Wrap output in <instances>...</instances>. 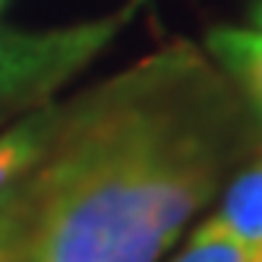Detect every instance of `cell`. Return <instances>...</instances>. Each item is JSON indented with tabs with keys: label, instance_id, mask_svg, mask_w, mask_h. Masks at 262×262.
<instances>
[{
	"label": "cell",
	"instance_id": "cell-5",
	"mask_svg": "<svg viewBox=\"0 0 262 262\" xmlns=\"http://www.w3.org/2000/svg\"><path fill=\"white\" fill-rule=\"evenodd\" d=\"M215 221L253 253L262 250V152L237 174Z\"/></svg>",
	"mask_w": 262,
	"mask_h": 262
},
{
	"label": "cell",
	"instance_id": "cell-3",
	"mask_svg": "<svg viewBox=\"0 0 262 262\" xmlns=\"http://www.w3.org/2000/svg\"><path fill=\"white\" fill-rule=\"evenodd\" d=\"M209 51L234 79L250 111L262 117V32L221 26L209 32Z\"/></svg>",
	"mask_w": 262,
	"mask_h": 262
},
{
	"label": "cell",
	"instance_id": "cell-6",
	"mask_svg": "<svg viewBox=\"0 0 262 262\" xmlns=\"http://www.w3.org/2000/svg\"><path fill=\"white\" fill-rule=\"evenodd\" d=\"M250 259H253V250L243 247L237 237H231L212 218L193 234L186 253L177 256L174 262H250Z\"/></svg>",
	"mask_w": 262,
	"mask_h": 262
},
{
	"label": "cell",
	"instance_id": "cell-1",
	"mask_svg": "<svg viewBox=\"0 0 262 262\" xmlns=\"http://www.w3.org/2000/svg\"><path fill=\"white\" fill-rule=\"evenodd\" d=\"M253 142L250 107L190 45L57 107L0 199V262H158Z\"/></svg>",
	"mask_w": 262,
	"mask_h": 262
},
{
	"label": "cell",
	"instance_id": "cell-8",
	"mask_svg": "<svg viewBox=\"0 0 262 262\" xmlns=\"http://www.w3.org/2000/svg\"><path fill=\"white\" fill-rule=\"evenodd\" d=\"M0 7H4V0H0Z\"/></svg>",
	"mask_w": 262,
	"mask_h": 262
},
{
	"label": "cell",
	"instance_id": "cell-2",
	"mask_svg": "<svg viewBox=\"0 0 262 262\" xmlns=\"http://www.w3.org/2000/svg\"><path fill=\"white\" fill-rule=\"evenodd\" d=\"M136 7L139 0L98 23H82L38 35L0 32V120L19 114V111L41 107L54 89H60V82L82 70L114 38Z\"/></svg>",
	"mask_w": 262,
	"mask_h": 262
},
{
	"label": "cell",
	"instance_id": "cell-4",
	"mask_svg": "<svg viewBox=\"0 0 262 262\" xmlns=\"http://www.w3.org/2000/svg\"><path fill=\"white\" fill-rule=\"evenodd\" d=\"M54 117H57V107L41 104L29 111L16 126L0 133V199L41 158L45 145L51 139V129H54Z\"/></svg>",
	"mask_w": 262,
	"mask_h": 262
},
{
	"label": "cell",
	"instance_id": "cell-7",
	"mask_svg": "<svg viewBox=\"0 0 262 262\" xmlns=\"http://www.w3.org/2000/svg\"><path fill=\"white\" fill-rule=\"evenodd\" d=\"M253 16H256V23L262 26V0H259V4H256V10H253Z\"/></svg>",
	"mask_w": 262,
	"mask_h": 262
}]
</instances>
